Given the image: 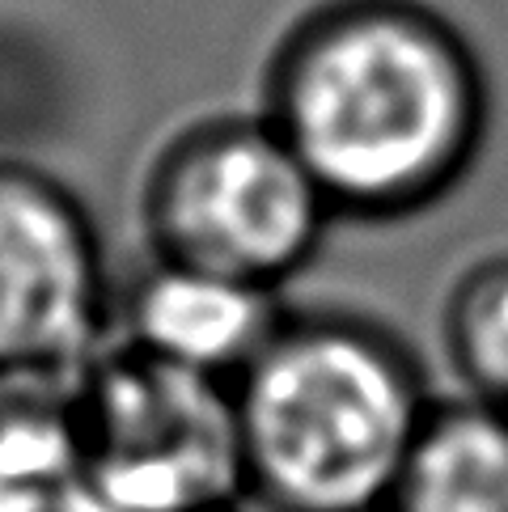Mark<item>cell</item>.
Wrapping results in <instances>:
<instances>
[{"label": "cell", "mask_w": 508, "mask_h": 512, "mask_svg": "<svg viewBox=\"0 0 508 512\" xmlns=\"http://www.w3.org/2000/svg\"><path fill=\"white\" fill-rule=\"evenodd\" d=\"M284 318L280 288L157 259L127 297L123 343L183 373L233 386Z\"/></svg>", "instance_id": "6"}, {"label": "cell", "mask_w": 508, "mask_h": 512, "mask_svg": "<svg viewBox=\"0 0 508 512\" xmlns=\"http://www.w3.org/2000/svg\"><path fill=\"white\" fill-rule=\"evenodd\" d=\"M331 221V199L267 115L187 127L144 182V229L157 259L263 288L297 276Z\"/></svg>", "instance_id": "3"}, {"label": "cell", "mask_w": 508, "mask_h": 512, "mask_svg": "<svg viewBox=\"0 0 508 512\" xmlns=\"http://www.w3.org/2000/svg\"><path fill=\"white\" fill-rule=\"evenodd\" d=\"M386 512H508V407L437 398Z\"/></svg>", "instance_id": "7"}, {"label": "cell", "mask_w": 508, "mask_h": 512, "mask_svg": "<svg viewBox=\"0 0 508 512\" xmlns=\"http://www.w3.org/2000/svg\"><path fill=\"white\" fill-rule=\"evenodd\" d=\"M94 512H229L246 491L233 390L106 347L72 381Z\"/></svg>", "instance_id": "4"}, {"label": "cell", "mask_w": 508, "mask_h": 512, "mask_svg": "<svg viewBox=\"0 0 508 512\" xmlns=\"http://www.w3.org/2000/svg\"><path fill=\"white\" fill-rule=\"evenodd\" d=\"M229 390L271 512H386L437 407L411 347L360 314H288Z\"/></svg>", "instance_id": "2"}, {"label": "cell", "mask_w": 508, "mask_h": 512, "mask_svg": "<svg viewBox=\"0 0 508 512\" xmlns=\"http://www.w3.org/2000/svg\"><path fill=\"white\" fill-rule=\"evenodd\" d=\"M106 259L81 199L0 166V381H72L102 352Z\"/></svg>", "instance_id": "5"}, {"label": "cell", "mask_w": 508, "mask_h": 512, "mask_svg": "<svg viewBox=\"0 0 508 512\" xmlns=\"http://www.w3.org/2000/svg\"><path fill=\"white\" fill-rule=\"evenodd\" d=\"M263 115L335 216L411 221L475 174L492 81L470 34L424 0H326L271 56Z\"/></svg>", "instance_id": "1"}, {"label": "cell", "mask_w": 508, "mask_h": 512, "mask_svg": "<svg viewBox=\"0 0 508 512\" xmlns=\"http://www.w3.org/2000/svg\"><path fill=\"white\" fill-rule=\"evenodd\" d=\"M72 381H0V512H94Z\"/></svg>", "instance_id": "8"}, {"label": "cell", "mask_w": 508, "mask_h": 512, "mask_svg": "<svg viewBox=\"0 0 508 512\" xmlns=\"http://www.w3.org/2000/svg\"><path fill=\"white\" fill-rule=\"evenodd\" d=\"M441 343L466 398L508 407V250L453 280L441 305Z\"/></svg>", "instance_id": "9"}]
</instances>
